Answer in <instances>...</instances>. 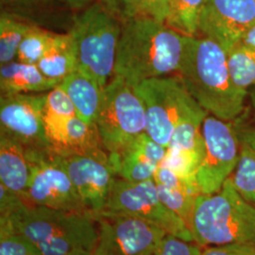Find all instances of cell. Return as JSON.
<instances>
[{"label":"cell","instance_id":"cell-1","mask_svg":"<svg viewBox=\"0 0 255 255\" xmlns=\"http://www.w3.org/2000/svg\"><path fill=\"white\" fill-rule=\"evenodd\" d=\"M178 73L186 90L210 115L231 122L242 115L248 92L233 82L228 55L218 43L207 37L185 36Z\"/></svg>","mask_w":255,"mask_h":255},{"label":"cell","instance_id":"cell-2","mask_svg":"<svg viewBox=\"0 0 255 255\" xmlns=\"http://www.w3.org/2000/svg\"><path fill=\"white\" fill-rule=\"evenodd\" d=\"M185 36L153 19L123 21L115 77L133 88L146 80L178 72Z\"/></svg>","mask_w":255,"mask_h":255},{"label":"cell","instance_id":"cell-3","mask_svg":"<svg viewBox=\"0 0 255 255\" xmlns=\"http://www.w3.org/2000/svg\"><path fill=\"white\" fill-rule=\"evenodd\" d=\"M0 226L20 233L32 241L43 255L93 253L99 238L98 223L90 213L36 206L21 201L1 214Z\"/></svg>","mask_w":255,"mask_h":255},{"label":"cell","instance_id":"cell-4","mask_svg":"<svg viewBox=\"0 0 255 255\" xmlns=\"http://www.w3.org/2000/svg\"><path fill=\"white\" fill-rule=\"evenodd\" d=\"M190 231L201 248L255 246V206L242 198L230 178L219 192L197 197Z\"/></svg>","mask_w":255,"mask_h":255},{"label":"cell","instance_id":"cell-5","mask_svg":"<svg viewBox=\"0 0 255 255\" xmlns=\"http://www.w3.org/2000/svg\"><path fill=\"white\" fill-rule=\"evenodd\" d=\"M100 3H95L73 18L70 34L76 46L78 70L105 88L115 71L122 27Z\"/></svg>","mask_w":255,"mask_h":255},{"label":"cell","instance_id":"cell-6","mask_svg":"<svg viewBox=\"0 0 255 255\" xmlns=\"http://www.w3.org/2000/svg\"><path fill=\"white\" fill-rule=\"evenodd\" d=\"M146 111V133L167 147L176 127L189 117L205 110L194 100L180 78L160 77L133 87Z\"/></svg>","mask_w":255,"mask_h":255},{"label":"cell","instance_id":"cell-7","mask_svg":"<svg viewBox=\"0 0 255 255\" xmlns=\"http://www.w3.org/2000/svg\"><path fill=\"white\" fill-rule=\"evenodd\" d=\"M96 125L109 154L119 153L146 132V111L134 89L115 77L103 89Z\"/></svg>","mask_w":255,"mask_h":255},{"label":"cell","instance_id":"cell-8","mask_svg":"<svg viewBox=\"0 0 255 255\" xmlns=\"http://www.w3.org/2000/svg\"><path fill=\"white\" fill-rule=\"evenodd\" d=\"M104 211L146 220L168 235L188 242L194 241L185 222L160 200L153 179L140 182L116 179Z\"/></svg>","mask_w":255,"mask_h":255},{"label":"cell","instance_id":"cell-9","mask_svg":"<svg viewBox=\"0 0 255 255\" xmlns=\"http://www.w3.org/2000/svg\"><path fill=\"white\" fill-rule=\"evenodd\" d=\"M26 150L30 177L27 191L22 199L25 203L89 213L57 155L49 150L27 148Z\"/></svg>","mask_w":255,"mask_h":255},{"label":"cell","instance_id":"cell-10","mask_svg":"<svg viewBox=\"0 0 255 255\" xmlns=\"http://www.w3.org/2000/svg\"><path fill=\"white\" fill-rule=\"evenodd\" d=\"M205 155L196 173L201 194L219 192L237 168L241 144L233 122L207 115L202 123Z\"/></svg>","mask_w":255,"mask_h":255},{"label":"cell","instance_id":"cell-11","mask_svg":"<svg viewBox=\"0 0 255 255\" xmlns=\"http://www.w3.org/2000/svg\"><path fill=\"white\" fill-rule=\"evenodd\" d=\"M99 238L93 255H152L167 233L146 220L103 211L97 215Z\"/></svg>","mask_w":255,"mask_h":255},{"label":"cell","instance_id":"cell-12","mask_svg":"<svg viewBox=\"0 0 255 255\" xmlns=\"http://www.w3.org/2000/svg\"><path fill=\"white\" fill-rule=\"evenodd\" d=\"M46 94L4 95L0 99V133L27 149L49 150L44 122Z\"/></svg>","mask_w":255,"mask_h":255},{"label":"cell","instance_id":"cell-13","mask_svg":"<svg viewBox=\"0 0 255 255\" xmlns=\"http://www.w3.org/2000/svg\"><path fill=\"white\" fill-rule=\"evenodd\" d=\"M58 159L85 208L95 217L101 214L106 208L117 176L110 164L109 154L58 156Z\"/></svg>","mask_w":255,"mask_h":255},{"label":"cell","instance_id":"cell-14","mask_svg":"<svg viewBox=\"0 0 255 255\" xmlns=\"http://www.w3.org/2000/svg\"><path fill=\"white\" fill-rule=\"evenodd\" d=\"M255 25V0H207L199 19V31L227 53Z\"/></svg>","mask_w":255,"mask_h":255},{"label":"cell","instance_id":"cell-15","mask_svg":"<svg viewBox=\"0 0 255 255\" xmlns=\"http://www.w3.org/2000/svg\"><path fill=\"white\" fill-rule=\"evenodd\" d=\"M208 113L202 111L182 120L166 147L162 164L183 179H196L205 155L202 123Z\"/></svg>","mask_w":255,"mask_h":255},{"label":"cell","instance_id":"cell-16","mask_svg":"<svg viewBox=\"0 0 255 255\" xmlns=\"http://www.w3.org/2000/svg\"><path fill=\"white\" fill-rule=\"evenodd\" d=\"M165 154L166 147L156 143L145 132L119 153L109 154L110 164L120 179L144 182L153 179Z\"/></svg>","mask_w":255,"mask_h":255},{"label":"cell","instance_id":"cell-17","mask_svg":"<svg viewBox=\"0 0 255 255\" xmlns=\"http://www.w3.org/2000/svg\"><path fill=\"white\" fill-rule=\"evenodd\" d=\"M49 151L66 157L71 155L107 153L102 145L96 124H89L78 116L46 130Z\"/></svg>","mask_w":255,"mask_h":255},{"label":"cell","instance_id":"cell-18","mask_svg":"<svg viewBox=\"0 0 255 255\" xmlns=\"http://www.w3.org/2000/svg\"><path fill=\"white\" fill-rule=\"evenodd\" d=\"M160 200L190 229L195 201L201 193L196 179H183L161 164L153 177Z\"/></svg>","mask_w":255,"mask_h":255},{"label":"cell","instance_id":"cell-19","mask_svg":"<svg viewBox=\"0 0 255 255\" xmlns=\"http://www.w3.org/2000/svg\"><path fill=\"white\" fill-rule=\"evenodd\" d=\"M61 82L47 78L37 64L12 61L0 68L1 96L16 94H37L50 91Z\"/></svg>","mask_w":255,"mask_h":255},{"label":"cell","instance_id":"cell-20","mask_svg":"<svg viewBox=\"0 0 255 255\" xmlns=\"http://www.w3.org/2000/svg\"><path fill=\"white\" fill-rule=\"evenodd\" d=\"M30 168L26 147L0 133V180L9 190L23 199L27 191Z\"/></svg>","mask_w":255,"mask_h":255},{"label":"cell","instance_id":"cell-21","mask_svg":"<svg viewBox=\"0 0 255 255\" xmlns=\"http://www.w3.org/2000/svg\"><path fill=\"white\" fill-rule=\"evenodd\" d=\"M59 86L72 101L77 116L89 124H96L103 95V88L100 84L91 77L77 70L66 77Z\"/></svg>","mask_w":255,"mask_h":255},{"label":"cell","instance_id":"cell-22","mask_svg":"<svg viewBox=\"0 0 255 255\" xmlns=\"http://www.w3.org/2000/svg\"><path fill=\"white\" fill-rule=\"evenodd\" d=\"M37 66L47 78L60 82L77 71V51L71 34L53 33Z\"/></svg>","mask_w":255,"mask_h":255},{"label":"cell","instance_id":"cell-23","mask_svg":"<svg viewBox=\"0 0 255 255\" xmlns=\"http://www.w3.org/2000/svg\"><path fill=\"white\" fill-rule=\"evenodd\" d=\"M207 0H170L165 24L186 36L199 32V19Z\"/></svg>","mask_w":255,"mask_h":255},{"label":"cell","instance_id":"cell-24","mask_svg":"<svg viewBox=\"0 0 255 255\" xmlns=\"http://www.w3.org/2000/svg\"><path fill=\"white\" fill-rule=\"evenodd\" d=\"M30 25L13 13L2 10L0 15V64L12 62Z\"/></svg>","mask_w":255,"mask_h":255},{"label":"cell","instance_id":"cell-25","mask_svg":"<svg viewBox=\"0 0 255 255\" xmlns=\"http://www.w3.org/2000/svg\"><path fill=\"white\" fill-rule=\"evenodd\" d=\"M227 55L229 71L234 83L244 91L255 88V50L240 43Z\"/></svg>","mask_w":255,"mask_h":255},{"label":"cell","instance_id":"cell-26","mask_svg":"<svg viewBox=\"0 0 255 255\" xmlns=\"http://www.w3.org/2000/svg\"><path fill=\"white\" fill-rule=\"evenodd\" d=\"M240 156L231 179L244 200L255 206V152L240 143Z\"/></svg>","mask_w":255,"mask_h":255},{"label":"cell","instance_id":"cell-27","mask_svg":"<svg viewBox=\"0 0 255 255\" xmlns=\"http://www.w3.org/2000/svg\"><path fill=\"white\" fill-rule=\"evenodd\" d=\"M75 116H77V113L72 101L59 85L46 94L44 107L46 131Z\"/></svg>","mask_w":255,"mask_h":255},{"label":"cell","instance_id":"cell-28","mask_svg":"<svg viewBox=\"0 0 255 255\" xmlns=\"http://www.w3.org/2000/svg\"><path fill=\"white\" fill-rule=\"evenodd\" d=\"M170 0H120L122 22L127 19L149 18L165 23Z\"/></svg>","mask_w":255,"mask_h":255},{"label":"cell","instance_id":"cell-29","mask_svg":"<svg viewBox=\"0 0 255 255\" xmlns=\"http://www.w3.org/2000/svg\"><path fill=\"white\" fill-rule=\"evenodd\" d=\"M53 35L44 28L30 25L19 46L16 59L24 64H37Z\"/></svg>","mask_w":255,"mask_h":255},{"label":"cell","instance_id":"cell-30","mask_svg":"<svg viewBox=\"0 0 255 255\" xmlns=\"http://www.w3.org/2000/svg\"><path fill=\"white\" fill-rule=\"evenodd\" d=\"M0 255H43L38 247L24 235L0 226Z\"/></svg>","mask_w":255,"mask_h":255},{"label":"cell","instance_id":"cell-31","mask_svg":"<svg viewBox=\"0 0 255 255\" xmlns=\"http://www.w3.org/2000/svg\"><path fill=\"white\" fill-rule=\"evenodd\" d=\"M152 255H201V249L198 244L167 234Z\"/></svg>","mask_w":255,"mask_h":255},{"label":"cell","instance_id":"cell-32","mask_svg":"<svg viewBox=\"0 0 255 255\" xmlns=\"http://www.w3.org/2000/svg\"><path fill=\"white\" fill-rule=\"evenodd\" d=\"M201 255H255V246L250 244H228L205 247L201 250Z\"/></svg>","mask_w":255,"mask_h":255},{"label":"cell","instance_id":"cell-33","mask_svg":"<svg viewBox=\"0 0 255 255\" xmlns=\"http://www.w3.org/2000/svg\"><path fill=\"white\" fill-rule=\"evenodd\" d=\"M240 143H243L255 152V126H245L237 128Z\"/></svg>","mask_w":255,"mask_h":255},{"label":"cell","instance_id":"cell-34","mask_svg":"<svg viewBox=\"0 0 255 255\" xmlns=\"http://www.w3.org/2000/svg\"><path fill=\"white\" fill-rule=\"evenodd\" d=\"M39 0H1L2 6L9 7L10 9H26L34 7Z\"/></svg>","mask_w":255,"mask_h":255},{"label":"cell","instance_id":"cell-35","mask_svg":"<svg viewBox=\"0 0 255 255\" xmlns=\"http://www.w3.org/2000/svg\"><path fill=\"white\" fill-rule=\"evenodd\" d=\"M99 3L110 14H112L116 18L122 20L120 0H99Z\"/></svg>","mask_w":255,"mask_h":255},{"label":"cell","instance_id":"cell-36","mask_svg":"<svg viewBox=\"0 0 255 255\" xmlns=\"http://www.w3.org/2000/svg\"><path fill=\"white\" fill-rule=\"evenodd\" d=\"M241 44L255 50V25L247 30L244 36L242 37Z\"/></svg>","mask_w":255,"mask_h":255},{"label":"cell","instance_id":"cell-37","mask_svg":"<svg viewBox=\"0 0 255 255\" xmlns=\"http://www.w3.org/2000/svg\"><path fill=\"white\" fill-rule=\"evenodd\" d=\"M65 5H67L70 9H84L92 0H58Z\"/></svg>","mask_w":255,"mask_h":255},{"label":"cell","instance_id":"cell-38","mask_svg":"<svg viewBox=\"0 0 255 255\" xmlns=\"http://www.w3.org/2000/svg\"><path fill=\"white\" fill-rule=\"evenodd\" d=\"M248 97H249V100H250V104H251V106H252V108L254 110L255 114V88L249 90Z\"/></svg>","mask_w":255,"mask_h":255},{"label":"cell","instance_id":"cell-39","mask_svg":"<svg viewBox=\"0 0 255 255\" xmlns=\"http://www.w3.org/2000/svg\"><path fill=\"white\" fill-rule=\"evenodd\" d=\"M72 255H93V254L88 251H78Z\"/></svg>","mask_w":255,"mask_h":255}]
</instances>
